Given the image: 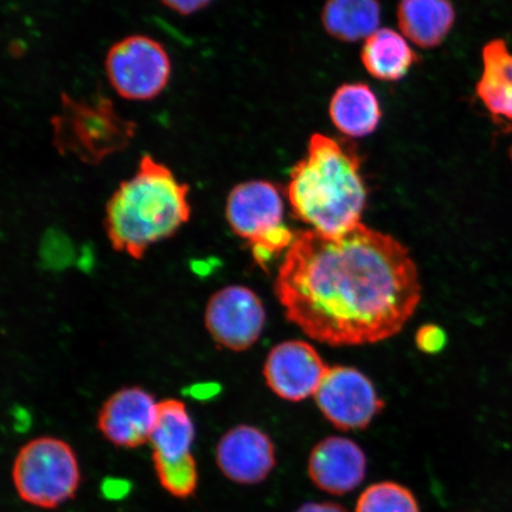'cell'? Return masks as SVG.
<instances>
[{"instance_id":"2e32d148","label":"cell","mask_w":512,"mask_h":512,"mask_svg":"<svg viewBox=\"0 0 512 512\" xmlns=\"http://www.w3.org/2000/svg\"><path fill=\"white\" fill-rule=\"evenodd\" d=\"M194 440L195 426L187 406L175 399L158 402L150 437L152 459L171 463L192 456Z\"/></svg>"},{"instance_id":"8992f818","label":"cell","mask_w":512,"mask_h":512,"mask_svg":"<svg viewBox=\"0 0 512 512\" xmlns=\"http://www.w3.org/2000/svg\"><path fill=\"white\" fill-rule=\"evenodd\" d=\"M284 210L283 196L271 182H243L228 196L229 226L251 247L256 264L262 268L274 256L287 251L296 238V233L284 222Z\"/></svg>"},{"instance_id":"cb8c5ba5","label":"cell","mask_w":512,"mask_h":512,"mask_svg":"<svg viewBox=\"0 0 512 512\" xmlns=\"http://www.w3.org/2000/svg\"><path fill=\"white\" fill-rule=\"evenodd\" d=\"M169 9L181 15H191L194 12L206 8L211 0H160Z\"/></svg>"},{"instance_id":"277c9868","label":"cell","mask_w":512,"mask_h":512,"mask_svg":"<svg viewBox=\"0 0 512 512\" xmlns=\"http://www.w3.org/2000/svg\"><path fill=\"white\" fill-rule=\"evenodd\" d=\"M53 127L59 152L91 164L125 150L136 132V124L121 118L112 102L102 96L76 101L63 95Z\"/></svg>"},{"instance_id":"44dd1931","label":"cell","mask_w":512,"mask_h":512,"mask_svg":"<svg viewBox=\"0 0 512 512\" xmlns=\"http://www.w3.org/2000/svg\"><path fill=\"white\" fill-rule=\"evenodd\" d=\"M157 477L163 488L177 498H188L195 494L198 483V471L194 456L177 462L153 460Z\"/></svg>"},{"instance_id":"8fae6325","label":"cell","mask_w":512,"mask_h":512,"mask_svg":"<svg viewBox=\"0 0 512 512\" xmlns=\"http://www.w3.org/2000/svg\"><path fill=\"white\" fill-rule=\"evenodd\" d=\"M216 462L232 482L253 485L271 475L277 459L273 441L265 432L240 425L224 434L217 444Z\"/></svg>"},{"instance_id":"ba28073f","label":"cell","mask_w":512,"mask_h":512,"mask_svg":"<svg viewBox=\"0 0 512 512\" xmlns=\"http://www.w3.org/2000/svg\"><path fill=\"white\" fill-rule=\"evenodd\" d=\"M317 406L341 431H362L384 408L371 382L356 368L332 367L315 395Z\"/></svg>"},{"instance_id":"7a4b0ae2","label":"cell","mask_w":512,"mask_h":512,"mask_svg":"<svg viewBox=\"0 0 512 512\" xmlns=\"http://www.w3.org/2000/svg\"><path fill=\"white\" fill-rule=\"evenodd\" d=\"M294 217L316 232L337 235L362 223L368 189L351 146L313 134L287 185Z\"/></svg>"},{"instance_id":"5bb4252c","label":"cell","mask_w":512,"mask_h":512,"mask_svg":"<svg viewBox=\"0 0 512 512\" xmlns=\"http://www.w3.org/2000/svg\"><path fill=\"white\" fill-rule=\"evenodd\" d=\"M456 22L451 0H400L398 24L402 35L415 46H440Z\"/></svg>"},{"instance_id":"30bf717a","label":"cell","mask_w":512,"mask_h":512,"mask_svg":"<svg viewBox=\"0 0 512 512\" xmlns=\"http://www.w3.org/2000/svg\"><path fill=\"white\" fill-rule=\"evenodd\" d=\"M329 370L312 344L296 339L275 345L266 358L264 376L280 399L299 402L316 395Z\"/></svg>"},{"instance_id":"9c48e42d","label":"cell","mask_w":512,"mask_h":512,"mask_svg":"<svg viewBox=\"0 0 512 512\" xmlns=\"http://www.w3.org/2000/svg\"><path fill=\"white\" fill-rule=\"evenodd\" d=\"M266 311L258 294L251 288L232 285L210 298L206 326L221 347L243 351L252 347L264 331Z\"/></svg>"},{"instance_id":"9a60e30c","label":"cell","mask_w":512,"mask_h":512,"mask_svg":"<svg viewBox=\"0 0 512 512\" xmlns=\"http://www.w3.org/2000/svg\"><path fill=\"white\" fill-rule=\"evenodd\" d=\"M329 114L337 130L351 138L370 136L382 118L379 99L373 89L361 82L339 87L332 95Z\"/></svg>"},{"instance_id":"603a6c76","label":"cell","mask_w":512,"mask_h":512,"mask_svg":"<svg viewBox=\"0 0 512 512\" xmlns=\"http://www.w3.org/2000/svg\"><path fill=\"white\" fill-rule=\"evenodd\" d=\"M131 491V484L125 479L107 478L101 485V492L111 501H119L125 498Z\"/></svg>"},{"instance_id":"ac0fdd59","label":"cell","mask_w":512,"mask_h":512,"mask_svg":"<svg viewBox=\"0 0 512 512\" xmlns=\"http://www.w3.org/2000/svg\"><path fill=\"white\" fill-rule=\"evenodd\" d=\"M418 55L409 46L405 36L388 28L376 30L364 41L361 60L373 78L386 81H399L418 62Z\"/></svg>"},{"instance_id":"52a82bcc","label":"cell","mask_w":512,"mask_h":512,"mask_svg":"<svg viewBox=\"0 0 512 512\" xmlns=\"http://www.w3.org/2000/svg\"><path fill=\"white\" fill-rule=\"evenodd\" d=\"M106 73L121 98L155 99L168 86L171 62L162 44L142 35L115 43L106 57Z\"/></svg>"},{"instance_id":"3957f363","label":"cell","mask_w":512,"mask_h":512,"mask_svg":"<svg viewBox=\"0 0 512 512\" xmlns=\"http://www.w3.org/2000/svg\"><path fill=\"white\" fill-rule=\"evenodd\" d=\"M189 187L149 155L120 184L106 208V232L115 251L142 259L155 243L171 238L191 215Z\"/></svg>"},{"instance_id":"484cf974","label":"cell","mask_w":512,"mask_h":512,"mask_svg":"<svg viewBox=\"0 0 512 512\" xmlns=\"http://www.w3.org/2000/svg\"><path fill=\"white\" fill-rule=\"evenodd\" d=\"M510 155H511V159H512V149H511Z\"/></svg>"},{"instance_id":"6da1fadb","label":"cell","mask_w":512,"mask_h":512,"mask_svg":"<svg viewBox=\"0 0 512 512\" xmlns=\"http://www.w3.org/2000/svg\"><path fill=\"white\" fill-rule=\"evenodd\" d=\"M421 293L408 248L363 223L337 235L300 230L275 279L288 322L330 347L398 335L418 309Z\"/></svg>"},{"instance_id":"4fadbf2b","label":"cell","mask_w":512,"mask_h":512,"mask_svg":"<svg viewBox=\"0 0 512 512\" xmlns=\"http://www.w3.org/2000/svg\"><path fill=\"white\" fill-rule=\"evenodd\" d=\"M307 471L320 490L336 496L347 495L366 477V454L355 441L328 437L313 447Z\"/></svg>"},{"instance_id":"ffe728a7","label":"cell","mask_w":512,"mask_h":512,"mask_svg":"<svg viewBox=\"0 0 512 512\" xmlns=\"http://www.w3.org/2000/svg\"><path fill=\"white\" fill-rule=\"evenodd\" d=\"M356 512H420V509L413 492L406 486L383 482L362 492Z\"/></svg>"},{"instance_id":"5b68a950","label":"cell","mask_w":512,"mask_h":512,"mask_svg":"<svg viewBox=\"0 0 512 512\" xmlns=\"http://www.w3.org/2000/svg\"><path fill=\"white\" fill-rule=\"evenodd\" d=\"M12 482L25 503L55 509L78 492L81 471L78 458L66 441L42 437L19 450L12 467Z\"/></svg>"},{"instance_id":"7402d4cb","label":"cell","mask_w":512,"mask_h":512,"mask_svg":"<svg viewBox=\"0 0 512 512\" xmlns=\"http://www.w3.org/2000/svg\"><path fill=\"white\" fill-rule=\"evenodd\" d=\"M446 332L438 325L426 324L416 331V347L426 354H437L446 345Z\"/></svg>"},{"instance_id":"e0dca14e","label":"cell","mask_w":512,"mask_h":512,"mask_svg":"<svg viewBox=\"0 0 512 512\" xmlns=\"http://www.w3.org/2000/svg\"><path fill=\"white\" fill-rule=\"evenodd\" d=\"M483 73L476 92L486 110L512 121V54L507 42L492 40L483 48Z\"/></svg>"},{"instance_id":"d6986e66","label":"cell","mask_w":512,"mask_h":512,"mask_svg":"<svg viewBox=\"0 0 512 512\" xmlns=\"http://www.w3.org/2000/svg\"><path fill=\"white\" fill-rule=\"evenodd\" d=\"M324 29L342 42L367 40L381 22L379 0H328L322 12Z\"/></svg>"},{"instance_id":"d4e9b609","label":"cell","mask_w":512,"mask_h":512,"mask_svg":"<svg viewBox=\"0 0 512 512\" xmlns=\"http://www.w3.org/2000/svg\"><path fill=\"white\" fill-rule=\"evenodd\" d=\"M296 512H349L342 505L336 503H307Z\"/></svg>"},{"instance_id":"7c38bea8","label":"cell","mask_w":512,"mask_h":512,"mask_svg":"<svg viewBox=\"0 0 512 512\" xmlns=\"http://www.w3.org/2000/svg\"><path fill=\"white\" fill-rule=\"evenodd\" d=\"M157 409L158 402L146 390L124 388L102 406L98 427L114 446L136 448L150 441Z\"/></svg>"}]
</instances>
